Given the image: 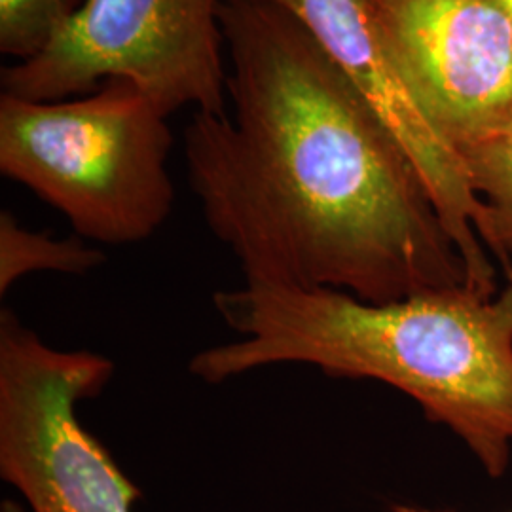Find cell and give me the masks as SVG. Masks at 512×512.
Wrapping results in <instances>:
<instances>
[{"label":"cell","instance_id":"6da1fadb","mask_svg":"<svg viewBox=\"0 0 512 512\" xmlns=\"http://www.w3.org/2000/svg\"><path fill=\"white\" fill-rule=\"evenodd\" d=\"M220 27L234 110L194 112L184 164L243 283L366 304L473 289L416 165L302 19L226 0Z\"/></svg>","mask_w":512,"mask_h":512},{"label":"cell","instance_id":"7a4b0ae2","mask_svg":"<svg viewBox=\"0 0 512 512\" xmlns=\"http://www.w3.org/2000/svg\"><path fill=\"white\" fill-rule=\"evenodd\" d=\"M509 279L495 296L463 287L387 304L336 291L222 289L213 308L236 338L198 351L188 372L220 385L262 368L304 365L330 378L391 385L499 478L512 446Z\"/></svg>","mask_w":512,"mask_h":512},{"label":"cell","instance_id":"3957f363","mask_svg":"<svg viewBox=\"0 0 512 512\" xmlns=\"http://www.w3.org/2000/svg\"><path fill=\"white\" fill-rule=\"evenodd\" d=\"M169 114L128 78L67 101L0 93V173L97 245H137L169 219Z\"/></svg>","mask_w":512,"mask_h":512},{"label":"cell","instance_id":"277c9868","mask_svg":"<svg viewBox=\"0 0 512 512\" xmlns=\"http://www.w3.org/2000/svg\"><path fill=\"white\" fill-rule=\"evenodd\" d=\"M112 374L105 355L52 348L0 311V476L31 511L133 512L143 497L76 412Z\"/></svg>","mask_w":512,"mask_h":512},{"label":"cell","instance_id":"5b68a950","mask_svg":"<svg viewBox=\"0 0 512 512\" xmlns=\"http://www.w3.org/2000/svg\"><path fill=\"white\" fill-rule=\"evenodd\" d=\"M226 0H88L37 57L2 69V93L63 101L128 78L169 116L228 112L220 8Z\"/></svg>","mask_w":512,"mask_h":512},{"label":"cell","instance_id":"8992f818","mask_svg":"<svg viewBox=\"0 0 512 512\" xmlns=\"http://www.w3.org/2000/svg\"><path fill=\"white\" fill-rule=\"evenodd\" d=\"M387 52L448 145L512 120V23L490 0H366Z\"/></svg>","mask_w":512,"mask_h":512},{"label":"cell","instance_id":"52a82bcc","mask_svg":"<svg viewBox=\"0 0 512 512\" xmlns=\"http://www.w3.org/2000/svg\"><path fill=\"white\" fill-rule=\"evenodd\" d=\"M319 40L399 141L458 245L476 293L497 294L495 268L482 245L486 209L471 190L458 152L421 109L378 35L366 0H279Z\"/></svg>","mask_w":512,"mask_h":512},{"label":"cell","instance_id":"ba28073f","mask_svg":"<svg viewBox=\"0 0 512 512\" xmlns=\"http://www.w3.org/2000/svg\"><path fill=\"white\" fill-rule=\"evenodd\" d=\"M471 190L486 209L482 245L512 275V120L459 154Z\"/></svg>","mask_w":512,"mask_h":512},{"label":"cell","instance_id":"9c48e42d","mask_svg":"<svg viewBox=\"0 0 512 512\" xmlns=\"http://www.w3.org/2000/svg\"><path fill=\"white\" fill-rule=\"evenodd\" d=\"M105 262V253L80 236L52 238L19 224L10 211L0 213V294L33 272L86 275Z\"/></svg>","mask_w":512,"mask_h":512},{"label":"cell","instance_id":"30bf717a","mask_svg":"<svg viewBox=\"0 0 512 512\" xmlns=\"http://www.w3.org/2000/svg\"><path fill=\"white\" fill-rule=\"evenodd\" d=\"M88 0H0V52L18 63L42 54Z\"/></svg>","mask_w":512,"mask_h":512},{"label":"cell","instance_id":"8fae6325","mask_svg":"<svg viewBox=\"0 0 512 512\" xmlns=\"http://www.w3.org/2000/svg\"><path fill=\"white\" fill-rule=\"evenodd\" d=\"M490 2L497 6L505 14V18L512 23V0H490Z\"/></svg>","mask_w":512,"mask_h":512},{"label":"cell","instance_id":"7c38bea8","mask_svg":"<svg viewBox=\"0 0 512 512\" xmlns=\"http://www.w3.org/2000/svg\"><path fill=\"white\" fill-rule=\"evenodd\" d=\"M0 512H23V507L16 503L14 499H4L0 503Z\"/></svg>","mask_w":512,"mask_h":512},{"label":"cell","instance_id":"4fadbf2b","mask_svg":"<svg viewBox=\"0 0 512 512\" xmlns=\"http://www.w3.org/2000/svg\"><path fill=\"white\" fill-rule=\"evenodd\" d=\"M399 512H423V511H418V509H406V507H401V509H399Z\"/></svg>","mask_w":512,"mask_h":512}]
</instances>
